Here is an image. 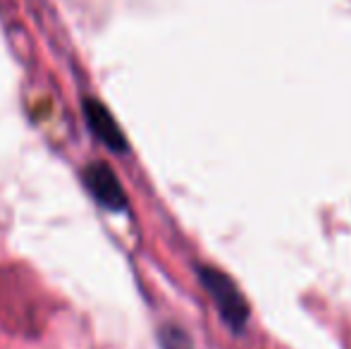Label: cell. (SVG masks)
Returning a JSON list of instances; mask_svg holds the SVG:
<instances>
[{"mask_svg":"<svg viewBox=\"0 0 351 349\" xmlns=\"http://www.w3.org/2000/svg\"><path fill=\"white\" fill-rule=\"evenodd\" d=\"M201 280H204V285L210 292V297L215 299L222 318H225L232 328L244 326L249 311H246V302L239 294V289L234 287V282H232L227 275H222L220 270H213V268L201 270Z\"/></svg>","mask_w":351,"mask_h":349,"instance_id":"cell-1","label":"cell"},{"mask_svg":"<svg viewBox=\"0 0 351 349\" xmlns=\"http://www.w3.org/2000/svg\"><path fill=\"white\" fill-rule=\"evenodd\" d=\"M84 180H86L88 191H91V194L96 196L98 204H103L106 208L122 210L127 206L125 189H122L120 180H117V175L112 173V168L108 163L96 160V163L86 165Z\"/></svg>","mask_w":351,"mask_h":349,"instance_id":"cell-2","label":"cell"},{"mask_svg":"<svg viewBox=\"0 0 351 349\" xmlns=\"http://www.w3.org/2000/svg\"><path fill=\"white\" fill-rule=\"evenodd\" d=\"M84 115H86V122H88V127L93 130V134H96L98 139H101L103 144L108 146V149L117 151V154L127 151L125 134H122L117 120L110 115V110H108L103 103L84 101Z\"/></svg>","mask_w":351,"mask_h":349,"instance_id":"cell-3","label":"cell"}]
</instances>
